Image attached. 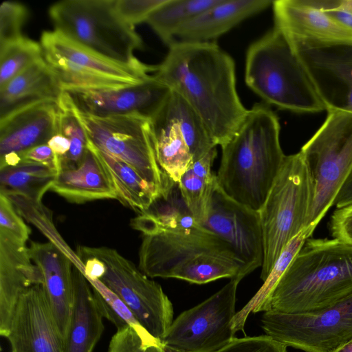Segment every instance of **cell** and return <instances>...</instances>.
Segmentation results:
<instances>
[{
	"label": "cell",
	"mask_w": 352,
	"mask_h": 352,
	"mask_svg": "<svg viewBox=\"0 0 352 352\" xmlns=\"http://www.w3.org/2000/svg\"><path fill=\"white\" fill-rule=\"evenodd\" d=\"M30 256L41 271L49 303L58 331L65 338L74 301L73 262L52 242L32 241Z\"/></svg>",
	"instance_id": "ffe728a7"
},
{
	"label": "cell",
	"mask_w": 352,
	"mask_h": 352,
	"mask_svg": "<svg viewBox=\"0 0 352 352\" xmlns=\"http://www.w3.org/2000/svg\"><path fill=\"white\" fill-rule=\"evenodd\" d=\"M63 90L120 88L138 83L109 77L61 58L43 56Z\"/></svg>",
	"instance_id": "d6a6232c"
},
{
	"label": "cell",
	"mask_w": 352,
	"mask_h": 352,
	"mask_svg": "<svg viewBox=\"0 0 352 352\" xmlns=\"http://www.w3.org/2000/svg\"><path fill=\"white\" fill-rule=\"evenodd\" d=\"M50 190L74 204L117 199L110 176L89 141L88 150L80 164L59 170Z\"/></svg>",
	"instance_id": "603a6c76"
},
{
	"label": "cell",
	"mask_w": 352,
	"mask_h": 352,
	"mask_svg": "<svg viewBox=\"0 0 352 352\" xmlns=\"http://www.w3.org/2000/svg\"><path fill=\"white\" fill-rule=\"evenodd\" d=\"M43 284L42 274L32 261L28 247L18 239L0 232V335L6 338L21 294Z\"/></svg>",
	"instance_id": "d6986e66"
},
{
	"label": "cell",
	"mask_w": 352,
	"mask_h": 352,
	"mask_svg": "<svg viewBox=\"0 0 352 352\" xmlns=\"http://www.w3.org/2000/svg\"><path fill=\"white\" fill-rule=\"evenodd\" d=\"M333 352H352V339L340 345Z\"/></svg>",
	"instance_id": "c3c4849f"
},
{
	"label": "cell",
	"mask_w": 352,
	"mask_h": 352,
	"mask_svg": "<svg viewBox=\"0 0 352 352\" xmlns=\"http://www.w3.org/2000/svg\"><path fill=\"white\" fill-rule=\"evenodd\" d=\"M74 111L96 148L132 166L162 196L175 184L157 162L151 119L134 116L95 117Z\"/></svg>",
	"instance_id": "8fae6325"
},
{
	"label": "cell",
	"mask_w": 352,
	"mask_h": 352,
	"mask_svg": "<svg viewBox=\"0 0 352 352\" xmlns=\"http://www.w3.org/2000/svg\"><path fill=\"white\" fill-rule=\"evenodd\" d=\"M91 145L110 176L116 191L117 199L122 204L140 214L162 195L155 186L144 179L132 166Z\"/></svg>",
	"instance_id": "83f0119b"
},
{
	"label": "cell",
	"mask_w": 352,
	"mask_h": 352,
	"mask_svg": "<svg viewBox=\"0 0 352 352\" xmlns=\"http://www.w3.org/2000/svg\"><path fill=\"white\" fill-rule=\"evenodd\" d=\"M153 74L186 100L217 145L234 135L248 113L236 91L234 62L214 42L175 41Z\"/></svg>",
	"instance_id": "6da1fadb"
},
{
	"label": "cell",
	"mask_w": 352,
	"mask_h": 352,
	"mask_svg": "<svg viewBox=\"0 0 352 352\" xmlns=\"http://www.w3.org/2000/svg\"><path fill=\"white\" fill-rule=\"evenodd\" d=\"M287 346L267 335L234 337L215 352H287Z\"/></svg>",
	"instance_id": "ab89813d"
},
{
	"label": "cell",
	"mask_w": 352,
	"mask_h": 352,
	"mask_svg": "<svg viewBox=\"0 0 352 352\" xmlns=\"http://www.w3.org/2000/svg\"><path fill=\"white\" fill-rule=\"evenodd\" d=\"M0 232L27 243L31 230L23 221L10 200L0 194Z\"/></svg>",
	"instance_id": "60d3db41"
},
{
	"label": "cell",
	"mask_w": 352,
	"mask_h": 352,
	"mask_svg": "<svg viewBox=\"0 0 352 352\" xmlns=\"http://www.w3.org/2000/svg\"><path fill=\"white\" fill-rule=\"evenodd\" d=\"M77 256H94L105 266L99 279L132 312L140 325L161 342L173 321V307L161 285L133 263L108 247H77Z\"/></svg>",
	"instance_id": "9c48e42d"
},
{
	"label": "cell",
	"mask_w": 352,
	"mask_h": 352,
	"mask_svg": "<svg viewBox=\"0 0 352 352\" xmlns=\"http://www.w3.org/2000/svg\"><path fill=\"white\" fill-rule=\"evenodd\" d=\"M6 338L10 352H64V339L43 284L34 285L21 294Z\"/></svg>",
	"instance_id": "e0dca14e"
},
{
	"label": "cell",
	"mask_w": 352,
	"mask_h": 352,
	"mask_svg": "<svg viewBox=\"0 0 352 352\" xmlns=\"http://www.w3.org/2000/svg\"><path fill=\"white\" fill-rule=\"evenodd\" d=\"M26 7L15 1H3L0 8V46L23 36L21 29L28 17Z\"/></svg>",
	"instance_id": "f35d334b"
},
{
	"label": "cell",
	"mask_w": 352,
	"mask_h": 352,
	"mask_svg": "<svg viewBox=\"0 0 352 352\" xmlns=\"http://www.w3.org/2000/svg\"><path fill=\"white\" fill-rule=\"evenodd\" d=\"M165 0H117L114 6L117 13L126 23L135 27L146 21L151 12Z\"/></svg>",
	"instance_id": "b9f144b4"
},
{
	"label": "cell",
	"mask_w": 352,
	"mask_h": 352,
	"mask_svg": "<svg viewBox=\"0 0 352 352\" xmlns=\"http://www.w3.org/2000/svg\"><path fill=\"white\" fill-rule=\"evenodd\" d=\"M57 175L53 167L28 160L0 168V194L41 201Z\"/></svg>",
	"instance_id": "f1b7e54d"
},
{
	"label": "cell",
	"mask_w": 352,
	"mask_h": 352,
	"mask_svg": "<svg viewBox=\"0 0 352 352\" xmlns=\"http://www.w3.org/2000/svg\"><path fill=\"white\" fill-rule=\"evenodd\" d=\"M265 334L305 352H333L352 339V293L327 307L304 313L265 311Z\"/></svg>",
	"instance_id": "7c38bea8"
},
{
	"label": "cell",
	"mask_w": 352,
	"mask_h": 352,
	"mask_svg": "<svg viewBox=\"0 0 352 352\" xmlns=\"http://www.w3.org/2000/svg\"><path fill=\"white\" fill-rule=\"evenodd\" d=\"M338 9L352 14V0H341V3Z\"/></svg>",
	"instance_id": "681fc988"
},
{
	"label": "cell",
	"mask_w": 352,
	"mask_h": 352,
	"mask_svg": "<svg viewBox=\"0 0 352 352\" xmlns=\"http://www.w3.org/2000/svg\"><path fill=\"white\" fill-rule=\"evenodd\" d=\"M272 2L269 0H221L182 27L175 39L189 43L212 42L242 21L266 9Z\"/></svg>",
	"instance_id": "d4e9b609"
},
{
	"label": "cell",
	"mask_w": 352,
	"mask_h": 352,
	"mask_svg": "<svg viewBox=\"0 0 352 352\" xmlns=\"http://www.w3.org/2000/svg\"><path fill=\"white\" fill-rule=\"evenodd\" d=\"M58 100L41 101L0 120V168L20 162L25 151L45 144L58 132Z\"/></svg>",
	"instance_id": "ac0fdd59"
},
{
	"label": "cell",
	"mask_w": 352,
	"mask_h": 352,
	"mask_svg": "<svg viewBox=\"0 0 352 352\" xmlns=\"http://www.w3.org/2000/svg\"><path fill=\"white\" fill-rule=\"evenodd\" d=\"M63 91L52 69L42 58L0 89V120L41 101L58 100Z\"/></svg>",
	"instance_id": "484cf974"
},
{
	"label": "cell",
	"mask_w": 352,
	"mask_h": 352,
	"mask_svg": "<svg viewBox=\"0 0 352 352\" xmlns=\"http://www.w3.org/2000/svg\"><path fill=\"white\" fill-rule=\"evenodd\" d=\"M88 280L100 300L105 318L116 325L117 329L129 325L143 334L151 335L140 325L122 300L103 283L97 279Z\"/></svg>",
	"instance_id": "8d00e7d4"
},
{
	"label": "cell",
	"mask_w": 352,
	"mask_h": 352,
	"mask_svg": "<svg viewBox=\"0 0 352 352\" xmlns=\"http://www.w3.org/2000/svg\"><path fill=\"white\" fill-rule=\"evenodd\" d=\"M351 293L352 244L336 239H307L277 283L265 311H316Z\"/></svg>",
	"instance_id": "3957f363"
},
{
	"label": "cell",
	"mask_w": 352,
	"mask_h": 352,
	"mask_svg": "<svg viewBox=\"0 0 352 352\" xmlns=\"http://www.w3.org/2000/svg\"><path fill=\"white\" fill-rule=\"evenodd\" d=\"M245 80L266 104L297 113L325 109L292 41L276 26L248 48Z\"/></svg>",
	"instance_id": "5b68a950"
},
{
	"label": "cell",
	"mask_w": 352,
	"mask_h": 352,
	"mask_svg": "<svg viewBox=\"0 0 352 352\" xmlns=\"http://www.w3.org/2000/svg\"><path fill=\"white\" fill-rule=\"evenodd\" d=\"M201 226L230 246L242 262L245 276L262 266L264 240L259 212L230 198L218 184Z\"/></svg>",
	"instance_id": "9a60e30c"
},
{
	"label": "cell",
	"mask_w": 352,
	"mask_h": 352,
	"mask_svg": "<svg viewBox=\"0 0 352 352\" xmlns=\"http://www.w3.org/2000/svg\"><path fill=\"white\" fill-rule=\"evenodd\" d=\"M272 7L274 26L291 38L320 42L352 40V30L300 0L274 1Z\"/></svg>",
	"instance_id": "7402d4cb"
},
{
	"label": "cell",
	"mask_w": 352,
	"mask_h": 352,
	"mask_svg": "<svg viewBox=\"0 0 352 352\" xmlns=\"http://www.w3.org/2000/svg\"><path fill=\"white\" fill-rule=\"evenodd\" d=\"M352 205V170L340 189L333 203L337 208Z\"/></svg>",
	"instance_id": "bcb514c9"
},
{
	"label": "cell",
	"mask_w": 352,
	"mask_h": 352,
	"mask_svg": "<svg viewBox=\"0 0 352 352\" xmlns=\"http://www.w3.org/2000/svg\"><path fill=\"white\" fill-rule=\"evenodd\" d=\"M107 352H165L162 343L151 335H145L127 325L118 329Z\"/></svg>",
	"instance_id": "74e56055"
},
{
	"label": "cell",
	"mask_w": 352,
	"mask_h": 352,
	"mask_svg": "<svg viewBox=\"0 0 352 352\" xmlns=\"http://www.w3.org/2000/svg\"><path fill=\"white\" fill-rule=\"evenodd\" d=\"M278 118L264 102L248 110L234 135L221 147L217 179L230 198L259 211L286 155L280 144Z\"/></svg>",
	"instance_id": "7a4b0ae2"
},
{
	"label": "cell",
	"mask_w": 352,
	"mask_h": 352,
	"mask_svg": "<svg viewBox=\"0 0 352 352\" xmlns=\"http://www.w3.org/2000/svg\"><path fill=\"white\" fill-rule=\"evenodd\" d=\"M74 301L64 352H93L104 329L100 300L82 269L73 265Z\"/></svg>",
	"instance_id": "44dd1931"
},
{
	"label": "cell",
	"mask_w": 352,
	"mask_h": 352,
	"mask_svg": "<svg viewBox=\"0 0 352 352\" xmlns=\"http://www.w3.org/2000/svg\"><path fill=\"white\" fill-rule=\"evenodd\" d=\"M74 109L95 117L134 116L151 119L170 89L152 74L135 85L104 89L63 90Z\"/></svg>",
	"instance_id": "2e32d148"
},
{
	"label": "cell",
	"mask_w": 352,
	"mask_h": 352,
	"mask_svg": "<svg viewBox=\"0 0 352 352\" xmlns=\"http://www.w3.org/2000/svg\"><path fill=\"white\" fill-rule=\"evenodd\" d=\"M54 154L56 164L58 160L65 157L70 148V141L63 134L58 132L47 143Z\"/></svg>",
	"instance_id": "f6af8a7d"
},
{
	"label": "cell",
	"mask_w": 352,
	"mask_h": 352,
	"mask_svg": "<svg viewBox=\"0 0 352 352\" xmlns=\"http://www.w3.org/2000/svg\"><path fill=\"white\" fill-rule=\"evenodd\" d=\"M221 0H165L148 16L146 22L168 46L178 30L191 19Z\"/></svg>",
	"instance_id": "4dcf8cb0"
},
{
	"label": "cell",
	"mask_w": 352,
	"mask_h": 352,
	"mask_svg": "<svg viewBox=\"0 0 352 352\" xmlns=\"http://www.w3.org/2000/svg\"><path fill=\"white\" fill-rule=\"evenodd\" d=\"M330 227L334 239L352 244V205L336 208Z\"/></svg>",
	"instance_id": "7bdbcfd3"
},
{
	"label": "cell",
	"mask_w": 352,
	"mask_h": 352,
	"mask_svg": "<svg viewBox=\"0 0 352 352\" xmlns=\"http://www.w3.org/2000/svg\"><path fill=\"white\" fill-rule=\"evenodd\" d=\"M151 124L157 162L175 183L193 162L217 146L199 115L173 90Z\"/></svg>",
	"instance_id": "30bf717a"
},
{
	"label": "cell",
	"mask_w": 352,
	"mask_h": 352,
	"mask_svg": "<svg viewBox=\"0 0 352 352\" xmlns=\"http://www.w3.org/2000/svg\"><path fill=\"white\" fill-rule=\"evenodd\" d=\"M289 38L325 109L352 113V40Z\"/></svg>",
	"instance_id": "5bb4252c"
},
{
	"label": "cell",
	"mask_w": 352,
	"mask_h": 352,
	"mask_svg": "<svg viewBox=\"0 0 352 352\" xmlns=\"http://www.w3.org/2000/svg\"><path fill=\"white\" fill-rule=\"evenodd\" d=\"M139 269L151 278L204 284L222 278L241 280L242 262L230 246L200 226L182 232L144 235Z\"/></svg>",
	"instance_id": "277c9868"
},
{
	"label": "cell",
	"mask_w": 352,
	"mask_h": 352,
	"mask_svg": "<svg viewBox=\"0 0 352 352\" xmlns=\"http://www.w3.org/2000/svg\"><path fill=\"white\" fill-rule=\"evenodd\" d=\"M216 148L193 162L181 177L178 186L182 198L198 224L201 226L208 214L212 196L217 184L211 168Z\"/></svg>",
	"instance_id": "f546056e"
},
{
	"label": "cell",
	"mask_w": 352,
	"mask_h": 352,
	"mask_svg": "<svg viewBox=\"0 0 352 352\" xmlns=\"http://www.w3.org/2000/svg\"><path fill=\"white\" fill-rule=\"evenodd\" d=\"M309 237L307 231L304 230L284 248L261 288L240 311L235 313L231 322L235 333L239 331L244 332L245 322L250 313L265 311L267 302L277 283Z\"/></svg>",
	"instance_id": "1f68e13d"
},
{
	"label": "cell",
	"mask_w": 352,
	"mask_h": 352,
	"mask_svg": "<svg viewBox=\"0 0 352 352\" xmlns=\"http://www.w3.org/2000/svg\"><path fill=\"white\" fill-rule=\"evenodd\" d=\"M58 132L70 141V148L67 155L58 161L56 171L77 166L82 162L88 150L89 140L85 129L79 122L71 104L63 91L58 100Z\"/></svg>",
	"instance_id": "836d02e7"
},
{
	"label": "cell",
	"mask_w": 352,
	"mask_h": 352,
	"mask_svg": "<svg viewBox=\"0 0 352 352\" xmlns=\"http://www.w3.org/2000/svg\"><path fill=\"white\" fill-rule=\"evenodd\" d=\"M314 197L311 175L301 153L285 156L258 211L264 240L263 281L287 245L305 230Z\"/></svg>",
	"instance_id": "8992f818"
},
{
	"label": "cell",
	"mask_w": 352,
	"mask_h": 352,
	"mask_svg": "<svg viewBox=\"0 0 352 352\" xmlns=\"http://www.w3.org/2000/svg\"><path fill=\"white\" fill-rule=\"evenodd\" d=\"M240 281L231 278L214 294L181 313L161 340L164 349L215 352L230 342L235 335L231 322Z\"/></svg>",
	"instance_id": "4fadbf2b"
},
{
	"label": "cell",
	"mask_w": 352,
	"mask_h": 352,
	"mask_svg": "<svg viewBox=\"0 0 352 352\" xmlns=\"http://www.w3.org/2000/svg\"><path fill=\"white\" fill-rule=\"evenodd\" d=\"M42 58L41 44L23 36L0 46V89Z\"/></svg>",
	"instance_id": "e575fe53"
},
{
	"label": "cell",
	"mask_w": 352,
	"mask_h": 352,
	"mask_svg": "<svg viewBox=\"0 0 352 352\" xmlns=\"http://www.w3.org/2000/svg\"><path fill=\"white\" fill-rule=\"evenodd\" d=\"M43 56L61 58L78 66L101 74L140 83L155 72L157 66L142 63L140 65H127L116 63L92 52L62 34L54 31L42 33L40 43Z\"/></svg>",
	"instance_id": "cb8c5ba5"
},
{
	"label": "cell",
	"mask_w": 352,
	"mask_h": 352,
	"mask_svg": "<svg viewBox=\"0 0 352 352\" xmlns=\"http://www.w3.org/2000/svg\"><path fill=\"white\" fill-rule=\"evenodd\" d=\"M312 178L314 197L305 230L310 236L352 170V113L328 111L300 151Z\"/></svg>",
	"instance_id": "ba28073f"
},
{
	"label": "cell",
	"mask_w": 352,
	"mask_h": 352,
	"mask_svg": "<svg viewBox=\"0 0 352 352\" xmlns=\"http://www.w3.org/2000/svg\"><path fill=\"white\" fill-rule=\"evenodd\" d=\"M131 224L144 235L182 232L200 226L186 206L178 183L166 196L157 198L146 211L133 219Z\"/></svg>",
	"instance_id": "4316f807"
},
{
	"label": "cell",
	"mask_w": 352,
	"mask_h": 352,
	"mask_svg": "<svg viewBox=\"0 0 352 352\" xmlns=\"http://www.w3.org/2000/svg\"><path fill=\"white\" fill-rule=\"evenodd\" d=\"M324 12L345 28L352 30V14L340 9Z\"/></svg>",
	"instance_id": "7dc6e473"
},
{
	"label": "cell",
	"mask_w": 352,
	"mask_h": 352,
	"mask_svg": "<svg viewBox=\"0 0 352 352\" xmlns=\"http://www.w3.org/2000/svg\"><path fill=\"white\" fill-rule=\"evenodd\" d=\"M20 162L28 160L50 166L56 168V158L54 153L47 144L34 147L23 154L19 157Z\"/></svg>",
	"instance_id": "ee69618b"
},
{
	"label": "cell",
	"mask_w": 352,
	"mask_h": 352,
	"mask_svg": "<svg viewBox=\"0 0 352 352\" xmlns=\"http://www.w3.org/2000/svg\"><path fill=\"white\" fill-rule=\"evenodd\" d=\"M55 30L116 63L140 65L134 56L142 41L117 13L113 0H64L49 10Z\"/></svg>",
	"instance_id": "52a82bcc"
},
{
	"label": "cell",
	"mask_w": 352,
	"mask_h": 352,
	"mask_svg": "<svg viewBox=\"0 0 352 352\" xmlns=\"http://www.w3.org/2000/svg\"><path fill=\"white\" fill-rule=\"evenodd\" d=\"M14 205L17 212L38 228L52 242L64 252L72 261L74 265L82 267L76 254L67 245L57 232L50 211L43 205L42 201H36L19 195L7 197Z\"/></svg>",
	"instance_id": "d590c367"
}]
</instances>
